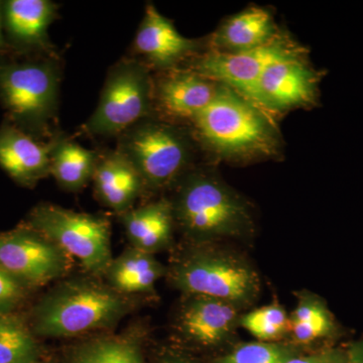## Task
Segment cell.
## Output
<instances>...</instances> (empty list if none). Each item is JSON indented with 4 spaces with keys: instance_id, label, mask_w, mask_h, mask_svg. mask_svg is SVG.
<instances>
[{
    "instance_id": "1",
    "label": "cell",
    "mask_w": 363,
    "mask_h": 363,
    "mask_svg": "<svg viewBox=\"0 0 363 363\" xmlns=\"http://www.w3.org/2000/svg\"><path fill=\"white\" fill-rule=\"evenodd\" d=\"M192 123L202 145L225 161L267 159L281 149L272 117L226 86Z\"/></svg>"
},
{
    "instance_id": "2",
    "label": "cell",
    "mask_w": 363,
    "mask_h": 363,
    "mask_svg": "<svg viewBox=\"0 0 363 363\" xmlns=\"http://www.w3.org/2000/svg\"><path fill=\"white\" fill-rule=\"evenodd\" d=\"M172 206L176 223L193 243L247 240L255 230L247 200L214 174L183 178Z\"/></svg>"
},
{
    "instance_id": "3",
    "label": "cell",
    "mask_w": 363,
    "mask_h": 363,
    "mask_svg": "<svg viewBox=\"0 0 363 363\" xmlns=\"http://www.w3.org/2000/svg\"><path fill=\"white\" fill-rule=\"evenodd\" d=\"M172 284L187 296H207L233 303L241 310L259 298L262 279L250 259L226 245L194 243L169 271Z\"/></svg>"
},
{
    "instance_id": "4",
    "label": "cell",
    "mask_w": 363,
    "mask_h": 363,
    "mask_svg": "<svg viewBox=\"0 0 363 363\" xmlns=\"http://www.w3.org/2000/svg\"><path fill=\"white\" fill-rule=\"evenodd\" d=\"M90 281L58 286L35 311V331L45 337H73L112 326L128 312V298Z\"/></svg>"
},
{
    "instance_id": "5",
    "label": "cell",
    "mask_w": 363,
    "mask_h": 363,
    "mask_svg": "<svg viewBox=\"0 0 363 363\" xmlns=\"http://www.w3.org/2000/svg\"><path fill=\"white\" fill-rule=\"evenodd\" d=\"M154 86L147 67L123 61L107 76L96 109L84 124L89 135H123L142 123L152 109Z\"/></svg>"
},
{
    "instance_id": "6",
    "label": "cell",
    "mask_w": 363,
    "mask_h": 363,
    "mask_svg": "<svg viewBox=\"0 0 363 363\" xmlns=\"http://www.w3.org/2000/svg\"><path fill=\"white\" fill-rule=\"evenodd\" d=\"M118 150L130 160L143 184L155 190L178 181L191 159L185 135L171 124L156 121H143L125 131Z\"/></svg>"
},
{
    "instance_id": "7",
    "label": "cell",
    "mask_w": 363,
    "mask_h": 363,
    "mask_svg": "<svg viewBox=\"0 0 363 363\" xmlns=\"http://www.w3.org/2000/svg\"><path fill=\"white\" fill-rule=\"evenodd\" d=\"M33 230L51 240L88 272H105L112 262L111 230L104 218L42 205L33 212Z\"/></svg>"
},
{
    "instance_id": "8",
    "label": "cell",
    "mask_w": 363,
    "mask_h": 363,
    "mask_svg": "<svg viewBox=\"0 0 363 363\" xmlns=\"http://www.w3.org/2000/svg\"><path fill=\"white\" fill-rule=\"evenodd\" d=\"M60 77L48 62L0 66V98L16 123L45 131L58 109Z\"/></svg>"
},
{
    "instance_id": "9",
    "label": "cell",
    "mask_w": 363,
    "mask_h": 363,
    "mask_svg": "<svg viewBox=\"0 0 363 363\" xmlns=\"http://www.w3.org/2000/svg\"><path fill=\"white\" fill-rule=\"evenodd\" d=\"M302 51L291 38L281 33L269 44L250 51L208 52L193 60L190 70L230 88L259 106V81L267 67Z\"/></svg>"
},
{
    "instance_id": "10",
    "label": "cell",
    "mask_w": 363,
    "mask_h": 363,
    "mask_svg": "<svg viewBox=\"0 0 363 363\" xmlns=\"http://www.w3.org/2000/svg\"><path fill=\"white\" fill-rule=\"evenodd\" d=\"M68 266V255L39 233L0 235V269L23 285H43L61 278Z\"/></svg>"
},
{
    "instance_id": "11",
    "label": "cell",
    "mask_w": 363,
    "mask_h": 363,
    "mask_svg": "<svg viewBox=\"0 0 363 363\" xmlns=\"http://www.w3.org/2000/svg\"><path fill=\"white\" fill-rule=\"evenodd\" d=\"M298 52L274 62L262 74L259 106L269 116L314 105L319 95L321 74Z\"/></svg>"
},
{
    "instance_id": "12",
    "label": "cell",
    "mask_w": 363,
    "mask_h": 363,
    "mask_svg": "<svg viewBox=\"0 0 363 363\" xmlns=\"http://www.w3.org/2000/svg\"><path fill=\"white\" fill-rule=\"evenodd\" d=\"M242 310L207 296H188L178 317V330L187 342L222 354L235 345Z\"/></svg>"
},
{
    "instance_id": "13",
    "label": "cell",
    "mask_w": 363,
    "mask_h": 363,
    "mask_svg": "<svg viewBox=\"0 0 363 363\" xmlns=\"http://www.w3.org/2000/svg\"><path fill=\"white\" fill-rule=\"evenodd\" d=\"M297 304L290 314L289 342L306 352L334 347L346 332L329 309L326 301L308 290L295 293Z\"/></svg>"
},
{
    "instance_id": "14",
    "label": "cell",
    "mask_w": 363,
    "mask_h": 363,
    "mask_svg": "<svg viewBox=\"0 0 363 363\" xmlns=\"http://www.w3.org/2000/svg\"><path fill=\"white\" fill-rule=\"evenodd\" d=\"M199 44L176 30L154 6H147L135 40V48L147 63L169 69L197 51Z\"/></svg>"
},
{
    "instance_id": "15",
    "label": "cell",
    "mask_w": 363,
    "mask_h": 363,
    "mask_svg": "<svg viewBox=\"0 0 363 363\" xmlns=\"http://www.w3.org/2000/svg\"><path fill=\"white\" fill-rule=\"evenodd\" d=\"M220 86L190 69L173 71L157 86L156 96L169 116L193 121L211 104Z\"/></svg>"
},
{
    "instance_id": "16",
    "label": "cell",
    "mask_w": 363,
    "mask_h": 363,
    "mask_svg": "<svg viewBox=\"0 0 363 363\" xmlns=\"http://www.w3.org/2000/svg\"><path fill=\"white\" fill-rule=\"evenodd\" d=\"M51 145L33 140L18 126L0 128V167L14 180L32 185L50 175Z\"/></svg>"
},
{
    "instance_id": "17",
    "label": "cell",
    "mask_w": 363,
    "mask_h": 363,
    "mask_svg": "<svg viewBox=\"0 0 363 363\" xmlns=\"http://www.w3.org/2000/svg\"><path fill=\"white\" fill-rule=\"evenodd\" d=\"M274 16L262 7H250L224 21L211 37V51L238 52L257 49L279 37Z\"/></svg>"
},
{
    "instance_id": "18",
    "label": "cell",
    "mask_w": 363,
    "mask_h": 363,
    "mask_svg": "<svg viewBox=\"0 0 363 363\" xmlns=\"http://www.w3.org/2000/svg\"><path fill=\"white\" fill-rule=\"evenodd\" d=\"M92 179L98 198L121 214L130 210L145 186L130 160L119 150L98 160Z\"/></svg>"
},
{
    "instance_id": "19",
    "label": "cell",
    "mask_w": 363,
    "mask_h": 363,
    "mask_svg": "<svg viewBox=\"0 0 363 363\" xmlns=\"http://www.w3.org/2000/svg\"><path fill=\"white\" fill-rule=\"evenodd\" d=\"M123 223L133 247L152 253L169 247L175 222L172 203H150L123 213Z\"/></svg>"
},
{
    "instance_id": "20",
    "label": "cell",
    "mask_w": 363,
    "mask_h": 363,
    "mask_svg": "<svg viewBox=\"0 0 363 363\" xmlns=\"http://www.w3.org/2000/svg\"><path fill=\"white\" fill-rule=\"evenodd\" d=\"M167 271L152 253L133 247L112 259L106 274L114 291L121 294L152 292Z\"/></svg>"
},
{
    "instance_id": "21",
    "label": "cell",
    "mask_w": 363,
    "mask_h": 363,
    "mask_svg": "<svg viewBox=\"0 0 363 363\" xmlns=\"http://www.w3.org/2000/svg\"><path fill=\"white\" fill-rule=\"evenodd\" d=\"M57 6L48 0H11L4 9V21L11 37L28 45H44L56 16Z\"/></svg>"
},
{
    "instance_id": "22",
    "label": "cell",
    "mask_w": 363,
    "mask_h": 363,
    "mask_svg": "<svg viewBox=\"0 0 363 363\" xmlns=\"http://www.w3.org/2000/svg\"><path fill=\"white\" fill-rule=\"evenodd\" d=\"M51 169L62 188L78 191L93 178L98 162L96 152L72 140L61 138L51 143Z\"/></svg>"
},
{
    "instance_id": "23",
    "label": "cell",
    "mask_w": 363,
    "mask_h": 363,
    "mask_svg": "<svg viewBox=\"0 0 363 363\" xmlns=\"http://www.w3.org/2000/svg\"><path fill=\"white\" fill-rule=\"evenodd\" d=\"M304 353L307 352L289 341L255 340L236 343L226 352L212 358L209 363H286Z\"/></svg>"
},
{
    "instance_id": "24",
    "label": "cell",
    "mask_w": 363,
    "mask_h": 363,
    "mask_svg": "<svg viewBox=\"0 0 363 363\" xmlns=\"http://www.w3.org/2000/svg\"><path fill=\"white\" fill-rule=\"evenodd\" d=\"M240 328L245 329L257 341L262 342L289 341L290 314L283 306L274 302L241 314Z\"/></svg>"
},
{
    "instance_id": "25",
    "label": "cell",
    "mask_w": 363,
    "mask_h": 363,
    "mask_svg": "<svg viewBox=\"0 0 363 363\" xmlns=\"http://www.w3.org/2000/svg\"><path fill=\"white\" fill-rule=\"evenodd\" d=\"M37 342L23 322L0 315V363H38Z\"/></svg>"
},
{
    "instance_id": "26",
    "label": "cell",
    "mask_w": 363,
    "mask_h": 363,
    "mask_svg": "<svg viewBox=\"0 0 363 363\" xmlns=\"http://www.w3.org/2000/svg\"><path fill=\"white\" fill-rule=\"evenodd\" d=\"M70 363H145L140 347L121 338L97 339L81 346Z\"/></svg>"
},
{
    "instance_id": "27",
    "label": "cell",
    "mask_w": 363,
    "mask_h": 363,
    "mask_svg": "<svg viewBox=\"0 0 363 363\" xmlns=\"http://www.w3.org/2000/svg\"><path fill=\"white\" fill-rule=\"evenodd\" d=\"M23 284L0 269V315L7 314L23 297Z\"/></svg>"
},
{
    "instance_id": "28",
    "label": "cell",
    "mask_w": 363,
    "mask_h": 363,
    "mask_svg": "<svg viewBox=\"0 0 363 363\" xmlns=\"http://www.w3.org/2000/svg\"><path fill=\"white\" fill-rule=\"evenodd\" d=\"M286 363H350L345 346H334L327 350L307 352Z\"/></svg>"
},
{
    "instance_id": "29",
    "label": "cell",
    "mask_w": 363,
    "mask_h": 363,
    "mask_svg": "<svg viewBox=\"0 0 363 363\" xmlns=\"http://www.w3.org/2000/svg\"><path fill=\"white\" fill-rule=\"evenodd\" d=\"M350 363H363V336L345 345Z\"/></svg>"
},
{
    "instance_id": "30",
    "label": "cell",
    "mask_w": 363,
    "mask_h": 363,
    "mask_svg": "<svg viewBox=\"0 0 363 363\" xmlns=\"http://www.w3.org/2000/svg\"><path fill=\"white\" fill-rule=\"evenodd\" d=\"M160 363H201L184 353L169 352L162 357Z\"/></svg>"
},
{
    "instance_id": "31",
    "label": "cell",
    "mask_w": 363,
    "mask_h": 363,
    "mask_svg": "<svg viewBox=\"0 0 363 363\" xmlns=\"http://www.w3.org/2000/svg\"><path fill=\"white\" fill-rule=\"evenodd\" d=\"M2 28H4V9L0 4V49L4 45V33H2Z\"/></svg>"
}]
</instances>
